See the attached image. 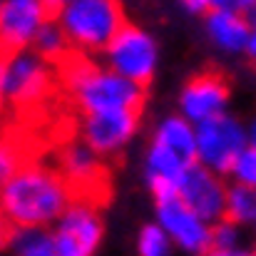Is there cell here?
Instances as JSON below:
<instances>
[{"instance_id":"cell-1","label":"cell","mask_w":256,"mask_h":256,"mask_svg":"<svg viewBox=\"0 0 256 256\" xmlns=\"http://www.w3.org/2000/svg\"><path fill=\"white\" fill-rule=\"evenodd\" d=\"M75 199V189L58 167L25 160L2 179L0 204L5 226H52Z\"/></svg>"},{"instance_id":"cell-2","label":"cell","mask_w":256,"mask_h":256,"mask_svg":"<svg viewBox=\"0 0 256 256\" xmlns=\"http://www.w3.org/2000/svg\"><path fill=\"white\" fill-rule=\"evenodd\" d=\"M60 85L68 90L75 110L80 114L107 112V110H144V90L120 72L110 70L104 62H92L90 55L72 52L58 65Z\"/></svg>"},{"instance_id":"cell-3","label":"cell","mask_w":256,"mask_h":256,"mask_svg":"<svg viewBox=\"0 0 256 256\" xmlns=\"http://www.w3.org/2000/svg\"><path fill=\"white\" fill-rule=\"evenodd\" d=\"M70 45L82 55H102L127 22L122 0H70L58 15Z\"/></svg>"},{"instance_id":"cell-4","label":"cell","mask_w":256,"mask_h":256,"mask_svg":"<svg viewBox=\"0 0 256 256\" xmlns=\"http://www.w3.org/2000/svg\"><path fill=\"white\" fill-rule=\"evenodd\" d=\"M60 82L58 65L38 55L32 48L2 52L0 94L15 110H32L42 104Z\"/></svg>"},{"instance_id":"cell-5","label":"cell","mask_w":256,"mask_h":256,"mask_svg":"<svg viewBox=\"0 0 256 256\" xmlns=\"http://www.w3.org/2000/svg\"><path fill=\"white\" fill-rule=\"evenodd\" d=\"M102 62L120 72L122 78L147 87L160 68V45L152 32L134 22H124L122 30L112 38V42L102 52Z\"/></svg>"},{"instance_id":"cell-6","label":"cell","mask_w":256,"mask_h":256,"mask_svg":"<svg viewBox=\"0 0 256 256\" xmlns=\"http://www.w3.org/2000/svg\"><path fill=\"white\" fill-rule=\"evenodd\" d=\"M249 147L246 122L234 114H222L196 124V162L229 176L242 152Z\"/></svg>"},{"instance_id":"cell-7","label":"cell","mask_w":256,"mask_h":256,"mask_svg":"<svg viewBox=\"0 0 256 256\" xmlns=\"http://www.w3.org/2000/svg\"><path fill=\"white\" fill-rule=\"evenodd\" d=\"M52 234L60 256H94L104 239L100 202L92 196H75L52 224Z\"/></svg>"},{"instance_id":"cell-8","label":"cell","mask_w":256,"mask_h":256,"mask_svg":"<svg viewBox=\"0 0 256 256\" xmlns=\"http://www.w3.org/2000/svg\"><path fill=\"white\" fill-rule=\"evenodd\" d=\"M154 219L170 232L179 252L189 256H206V252L212 249L214 224L196 214L179 194L154 199Z\"/></svg>"},{"instance_id":"cell-9","label":"cell","mask_w":256,"mask_h":256,"mask_svg":"<svg viewBox=\"0 0 256 256\" xmlns=\"http://www.w3.org/2000/svg\"><path fill=\"white\" fill-rule=\"evenodd\" d=\"M142 122V110H107L80 114V140L104 160L117 157L134 140Z\"/></svg>"},{"instance_id":"cell-10","label":"cell","mask_w":256,"mask_h":256,"mask_svg":"<svg viewBox=\"0 0 256 256\" xmlns=\"http://www.w3.org/2000/svg\"><path fill=\"white\" fill-rule=\"evenodd\" d=\"M229 100H232L229 80L216 70H206V72L192 75L184 82L176 104L186 120H192L194 124H202L206 120L226 114Z\"/></svg>"},{"instance_id":"cell-11","label":"cell","mask_w":256,"mask_h":256,"mask_svg":"<svg viewBox=\"0 0 256 256\" xmlns=\"http://www.w3.org/2000/svg\"><path fill=\"white\" fill-rule=\"evenodd\" d=\"M176 194L209 224H216L226 216V194L229 184L224 182V174L204 167L202 162L189 164L179 179Z\"/></svg>"},{"instance_id":"cell-12","label":"cell","mask_w":256,"mask_h":256,"mask_svg":"<svg viewBox=\"0 0 256 256\" xmlns=\"http://www.w3.org/2000/svg\"><path fill=\"white\" fill-rule=\"evenodd\" d=\"M52 18L42 0H2L0 2V40L2 52L32 48L40 28Z\"/></svg>"},{"instance_id":"cell-13","label":"cell","mask_w":256,"mask_h":256,"mask_svg":"<svg viewBox=\"0 0 256 256\" xmlns=\"http://www.w3.org/2000/svg\"><path fill=\"white\" fill-rule=\"evenodd\" d=\"M58 170L65 174L70 186L75 189V196H92L97 199V189H107V172H104V157L97 154L82 140L68 142L60 150ZM100 202V199H97Z\"/></svg>"},{"instance_id":"cell-14","label":"cell","mask_w":256,"mask_h":256,"mask_svg":"<svg viewBox=\"0 0 256 256\" xmlns=\"http://www.w3.org/2000/svg\"><path fill=\"white\" fill-rule=\"evenodd\" d=\"M189 164H194V162H186L184 157L172 152L170 147L150 140L144 162H142V174H144V184H147L152 199H164V196L176 194L179 179Z\"/></svg>"},{"instance_id":"cell-15","label":"cell","mask_w":256,"mask_h":256,"mask_svg":"<svg viewBox=\"0 0 256 256\" xmlns=\"http://www.w3.org/2000/svg\"><path fill=\"white\" fill-rule=\"evenodd\" d=\"M204 32L209 42L224 55H246L249 45V18L229 10L204 12Z\"/></svg>"},{"instance_id":"cell-16","label":"cell","mask_w":256,"mask_h":256,"mask_svg":"<svg viewBox=\"0 0 256 256\" xmlns=\"http://www.w3.org/2000/svg\"><path fill=\"white\" fill-rule=\"evenodd\" d=\"M152 140L170 147L172 152H176L186 162H196V124L186 120L182 112L162 117L154 124Z\"/></svg>"},{"instance_id":"cell-17","label":"cell","mask_w":256,"mask_h":256,"mask_svg":"<svg viewBox=\"0 0 256 256\" xmlns=\"http://www.w3.org/2000/svg\"><path fill=\"white\" fill-rule=\"evenodd\" d=\"M10 256H60L52 226H5Z\"/></svg>"},{"instance_id":"cell-18","label":"cell","mask_w":256,"mask_h":256,"mask_svg":"<svg viewBox=\"0 0 256 256\" xmlns=\"http://www.w3.org/2000/svg\"><path fill=\"white\" fill-rule=\"evenodd\" d=\"M32 50H35L38 55H42L45 60H50L52 65H60L65 58H70V55L75 52L72 45H70V40H68V35H65V30H62V25L58 22L55 15H52V18L40 28V32L35 35Z\"/></svg>"},{"instance_id":"cell-19","label":"cell","mask_w":256,"mask_h":256,"mask_svg":"<svg viewBox=\"0 0 256 256\" xmlns=\"http://www.w3.org/2000/svg\"><path fill=\"white\" fill-rule=\"evenodd\" d=\"M226 216L236 224H244L252 229L256 222V189L232 182L229 184V194H226Z\"/></svg>"},{"instance_id":"cell-20","label":"cell","mask_w":256,"mask_h":256,"mask_svg":"<svg viewBox=\"0 0 256 256\" xmlns=\"http://www.w3.org/2000/svg\"><path fill=\"white\" fill-rule=\"evenodd\" d=\"M134 246H137V256H172L174 249H176L174 242H172L170 232L157 219L150 222V224H144L137 232Z\"/></svg>"},{"instance_id":"cell-21","label":"cell","mask_w":256,"mask_h":256,"mask_svg":"<svg viewBox=\"0 0 256 256\" xmlns=\"http://www.w3.org/2000/svg\"><path fill=\"white\" fill-rule=\"evenodd\" d=\"M246 234H252L249 226L236 224L229 216H224L222 222L214 224L212 246H216V249H246Z\"/></svg>"},{"instance_id":"cell-22","label":"cell","mask_w":256,"mask_h":256,"mask_svg":"<svg viewBox=\"0 0 256 256\" xmlns=\"http://www.w3.org/2000/svg\"><path fill=\"white\" fill-rule=\"evenodd\" d=\"M229 179L256 189V147L254 144H249V147L242 152V157L236 160V164H234V170L229 174Z\"/></svg>"},{"instance_id":"cell-23","label":"cell","mask_w":256,"mask_h":256,"mask_svg":"<svg viewBox=\"0 0 256 256\" xmlns=\"http://www.w3.org/2000/svg\"><path fill=\"white\" fill-rule=\"evenodd\" d=\"M22 162H25V157L18 152V147L5 142L2 150H0V179H8L10 174H15L22 167Z\"/></svg>"},{"instance_id":"cell-24","label":"cell","mask_w":256,"mask_h":256,"mask_svg":"<svg viewBox=\"0 0 256 256\" xmlns=\"http://www.w3.org/2000/svg\"><path fill=\"white\" fill-rule=\"evenodd\" d=\"M214 10H229V12H239V15H249L256 8V0H212Z\"/></svg>"},{"instance_id":"cell-25","label":"cell","mask_w":256,"mask_h":256,"mask_svg":"<svg viewBox=\"0 0 256 256\" xmlns=\"http://www.w3.org/2000/svg\"><path fill=\"white\" fill-rule=\"evenodd\" d=\"M249 18V45H246V58L256 62V8L246 15Z\"/></svg>"},{"instance_id":"cell-26","label":"cell","mask_w":256,"mask_h":256,"mask_svg":"<svg viewBox=\"0 0 256 256\" xmlns=\"http://www.w3.org/2000/svg\"><path fill=\"white\" fill-rule=\"evenodd\" d=\"M179 5L192 15H204L212 10V0H179Z\"/></svg>"},{"instance_id":"cell-27","label":"cell","mask_w":256,"mask_h":256,"mask_svg":"<svg viewBox=\"0 0 256 256\" xmlns=\"http://www.w3.org/2000/svg\"><path fill=\"white\" fill-rule=\"evenodd\" d=\"M249 249L252 246H246V249H216V246H212L206 256H249Z\"/></svg>"},{"instance_id":"cell-28","label":"cell","mask_w":256,"mask_h":256,"mask_svg":"<svg viewBox=\"0 0 256 256\" xmlns=\"http://www.w3.org/2000/svg\"><path fill=\"white\" fill-rule=\"evenodd\" d=\"M42 2L48 5V10H50L52 15H58V12H60V10H62V8H65L70 0H42Z\"/></svg>"},{"instance_id":"cell-29","label":"cell","mask_w":256,"mask_h":256,"mask_svg":"<svg viewBox=\"0 0 256 256\" xmlns=\"http://www.w3.org/2000/svg\"><path fill=\"white\" fill-rule=\"evenodd\" d=\"M246 132H249V144L256 147V112L252 114V120L246 122Z\"/></svg>"},{"instance_id":"cell-30","label":"cell","mask_w":256,"mask_h":256,"mask_svg":"<svg viewBox=\"0 0 256 256\" xmlns=\"http://www.w3.org/2000/svg\"><path fill=\"white\" fill-rule=\"evenodd\" d=\"M249 256H256V246H252V249H249Z\"/></svg>"},{"instance_id":"cell-31","label":"cell","mask_w":256,"mask_h":256,"mask_svg":"<svg viewBox=\"0 0 256 256\" xmlns=\"http://www.w3.org/2000/svg\"><path fill=\"white\" fill-rule=\"evenodd\" d=\"M252 234H254V239H256V222L252 224Z\"/></svg>"}]
</instances>
